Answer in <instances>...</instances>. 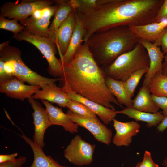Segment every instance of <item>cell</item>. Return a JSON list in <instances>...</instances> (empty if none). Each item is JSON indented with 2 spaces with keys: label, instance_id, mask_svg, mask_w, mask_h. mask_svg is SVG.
Returning a JSON list of instances; mask_svg holds the SVG:
<instances>
[{
  "label": "cell",
  "instance_id": "obj_1",
  "mask_svg": "<svg viewBox=\"0 0 167 167\" xmlns=\"http://www.w3.org/2000/svg\"><path fill=\"white\" fill-rule=\"evenodd\" d=\"M163 1L109 0L94 8L78 9L76 15L85 30L84 41L95 32L115 27L154 23Z\"/></svg>",
  "mask_w": 167,
  "mask_h": 167
},
{
  "label": "cell",
  "instance_id": "obj_2",
  "mask_svg": "<svg viewBox=\"0 0 167 167\" xmlns=\"http://www.w3.org/2000/svg\"><path fill=\"white\" fill-rule=\"evenodd\" d=\"M106 75L86 43L82 44L73 59L63 66L60 77L67 93L72 92L90 100L116 110L112 103L123 107L108 88Z\"/></svg>",
  "mask_w": 167,
  "mask_h": 167
},
{
  "label": "cell",
  "instance_id": "obj_3",
  "mask_svg": "<svg viewBox=\"0 0 167 167\" xmlns=\"http://www.w3.org/2000/svg\"><path fill=\"white\" fill-rule=\"evenodd\" d=\"M139 39L128 26H120L95 32L85 43L97 64L102 68L133 49Z\"/></svg>",
  "mask_w": 167,
  "mask_h": 167
},
{
  "label": "cell",
  "instance_id": "obj_4",
  "mask_svg": "<svg viewBox=\"0 0 167 167\" xmlns=\"http://www.w3.org/2000/svg\"><path fill=\"white\" fill-rule=\"evenodd\" d=\"M21 56V51L15 47L8 45L0 50V62L3 63L10 78L16 77L30 85L41 87L45 84H54L61 79L60 78L45 77L34 71L24 63Z\"/></svg>",
  "mask_w": 167,
  "mask_h": 167
},
{
  "label": "cell",
  "instance_id": "obj_5",
  "mask_svg": "<svg viewBox=\"0 0 167 167\" xmlns=\"http://www.w3.org/2000/svg\"><path fill=\"white\" fill-rule=\"evenodd\" d=\"M150 61L145 48L139 42L132 50L118 57L103 69L106 76L124 81L132 73L139 69L149 68Z\"/></svg>",
  "mask_w": 167,
  "mask_h": 167
},
{
  "label": "cell",
  "instance_id": "obj_6",
  "mask_svg": "<svg viewBox=\"0 0 167 167\" xmlns=\"http://www.w3.org/2000/svg\"><path fill=\"white\" fill-rule=\"evenodd\" d=\"M13 37L18 41L29 42L36 47L46 58L49 64L48 71L51 76L60 77L63 67L56 57L57 47L55 43L48 37L33 35L23 30Z\"/></svg>",
  "mask_w": 167,
  "mask_h": 167
},
{
  "label": "cell",
  "instance_id": "obj_7",
  "mask_svg": "<svg viewBox=\"0 0 167 167\" xmlns=\"http://www.w3.org/2000/svg\"><path fill=\"white\" fill-rule=\"evenodd\" d=\"M53 0H23L19 3L7 2L0 7V16L22 21L38 10H42L54 4Z\"/></svg>",
  "mask_w": 167,
  "mask_h": 167
},
{
  "label": "cell",
  "instance_id": "obj_8",
  "mask_svg": "<svg viewBox=\"0 0 167 167\" xmlns=\"http://www.w3.org/2000/svg\"><path fill=\"white\" fill-rule=\"evenodd\" d=\"M95 144L83 140L79 135H75L64 151V155L70 163L77 166L90 164L93 161Z\"/></svg>",
  "mask_w": 167,
  "mask_h": 167
},
{
  "label": "cell",
  "instance_id": "obj_9",
  "mask_svg": "<svg viewBox=\"0 0 167 167\" xmlns=\"http://www.w3.org/2000/svg\"><path fill=\"white\" fill-rule=\"evenodd\" d=\"M66 114L74 123L88 130L98 141L109 146L112 141V130L97 118L83 116L69 109Z\"/></svg>",
  "mask_w": 167,
  "mask_h": 167
},
{
  "label": "cell",
  "instance_id": "obj_10",
  "mask_svg": "<svg viewBox=\"0 0 167 167\" xmlns=\"http://www.w3.org/2000/svg\"><path fill=\"white\" fill-rule=\"evenodd\" d=\"M28 101L33 110L32 114L34 126L32 141L35 144L43 148L45 146L44 137L45 132L52 125L49 121L46 109L39 102L32 96L28 99Z\"/></svg>",
  "mask_w": 167,
  "mask_h": 167
},
{
  "label": "cell",
  "instance_id": "obj_11",
  "mask_svg": "<svg viewBox=\"0 0 167 167\" xmlns=\"http://www.w3.org/2000/svg\"><path fill=\"white\" fill-rule=\"evenodd\" d=\"M24 83L16 77L11 78L0 82V92L11 98L23 101L41 88L38 86L25 85Z\"/></svg>",
  "mask_w": 167,
  "mask_h": 167
},
{
  "label": "cell",
  "instance_id": "obj_12",
  "mask_svg": "<svg viewBox=\"0 0 167 167\" xmlns=\"http://www.w3.org/2000/svg\"><path fill=\"white\" fill-rule=\"evenodd\" d=\"M56 7L55 2L54 5L46 8L44 15L41 17L36 18L31 15L20 22L24 30L33 35L48 37L50 20L54 15Z\"/></svg>",
  "mask_w": 167,
  "mask_h": 167
},
{
  "label": "cell",
  "instance_id": "obj_13",
  "mask_svg": "<svg viewBox=\"0 0 167 167\" xmlns=\"http://www.w3.org/2000/svg\"><path fill=\"white\" fill-rule=\"evenodd\" d=\"M112 121L116 131L112 139L113 143L117 147L129 146L132 141V137L139 132L140 124L134 121L122 122L115 118Z\"/></svg>",
  "mask_w": 167,
  "mask_h": 167
},
{
  "label": "cell",
  "instance_id": "obj_14",
  "mask_svg": "<svg viewBox=\"0 0 167 167\" xmlns=\"http://www.w3.org/2000/svg\"><path fill=\"white\" fill-rule=\"evenodd\" d=\"M138 42L145 48L149 58L150 65L147 72L145 74L143 83V84L148 87L154 75L157 72H161L165 54L160 47L153 43L142 39H139Z\"/></svg>",
  "mask_w": 167,
  "mask_h": 167
},
{
  "label": "cell",
  "instance_id": "obj_15",
  "mask_svg": "<svg viewBox=\"0 0 167 167\" xmlns=\"http://www.w3.org/2000/svg\"><path fill=\"white\" fill-rule=\"evenodd\" d=\"M76 24L75 10L72 11L58 29L55 36V44L60 58L65 54L73 34Z\"/></svg>",
  "mask_w": 167,
  "mask_h": 167
},
{
  "label": "cell",
  "instance_id": "obj_16",
  "mask_svg": "<svg viewBox=\"0 0 167 167\" xmlns=\"http://www.w3.org/2000/svg\"><path fill=\"white\" fill-rule=\"evenodd\" d=\"M41 88L32 96L35 100H46L56 104L61 107H66L71 100L63 88L57 86L55 84H45Z\"/></svg>",
  "mask_w": 167,
  "mask_h": 167
},
{
  "label": "cell",
  "instance_id": "obj_17",
  "mask_svg": "<svg viewBox=\"0 0 167 167\" xmlns=\"http://www.w3.org/2000/svg\"><path fill=\"white\" fill-rule=\"evenodd\" d=\"M42 102L45 107L52 125L61 126L66 131L71 133L78 132L79 125L73 122L70 117L63 112L61 108L55 107L46 100H42Z\"/></svg>",
  "mask_w": 167,
  "mask_h": 167
},
{
  "label": "cell",
  "instance_id": "obj_18",
  "mask_svg": "<svg viewBox=\"0 0 167 167\" xmlns=\"http://www.w3.org/2000/svg\"><path fill=\"white\" fill-rule=\"evenodd\" d=\"M67 93L71 100L80 102L87 106L98 116L105 125H108L117 114L116 110L90 100L73 92H69Z\"/></svg>",
  "mask_w": 167,
  "mask_h": 167
},
{
  "label": "cell",
  "instance_id": "obj_19",
  "mask_svg": "<svg viewBox=\"0 0 167 167\" xmlns=\"http://www.w3.org/2000/svg\"><path fill=\"white\" fill-rule=\"evenodd\" d=\"M167 27V20L141 25L128 26L130 30L140 39L154 43Z\"/></svg>",
  "mask_w": 167,
  "mask_h": 167
},
{
  "label": "cell",
  "instance_id": "obj_20",
  "mask_svg": "<svg viewBox=\"0 0 167 167\" xmlns=\"http://www.w3.org/2000/svg\"><path fill=\"white\" fill-rule=\"evenodd\" d=\"M57 7L53 21L49 28L48 37L55 43L56 33L70 13L75 10L68 0H56Z\"/></svg>",
  "mask_w": 167,
  "mask_h": 167
},
{
  "label": "cell",
  "instance_id": "obj_21",
  "mask_svg": "<svg viewBox=\"0 0 167 167\" xmlns=\"http://www.w3.org/2000/svg\"><path fill=\"white\" fill-rule=\"evenodd\" d=\"M75 17L76 24L73 34L66 53L59 59L63 67L73 59L83 41L85 30L75 13Z\"/></svg>",
  "mask_w": 167,
  "mask_h": 167
},
{
  "label": "cell",
  "instance_id": "obj_22",
  "mask_svg": "<svg viewBox=\"0 0 167 167\" xmlns=\"http://www.w3.org/2000/svg\"><path fill=\"white\" fill-rule=\"evenodd\" d=\"M30 147L33 152L34 159L30 167H68L62 165L49 155H46L41 148L35 144L32 140L23 133L19 135Z\"/></svg>",
  "mask_w": 167,
  "mask_h": 167
},
{
  "label": "cell",
  "instance_id": "obj_23",
  "mask_svg": "<svg viewBox=\"0 0 167 167\" xmlns=\"http://www.w3.org/2000/svg\"><path fill=\"white\" fill-rule=\"evenodd\" d=\"M117 114L127 116L136 121H140L146 123V126L150 128L157 126L165 117L162 112L152 113L141 111L133 108H127L120 111H116Z\"/></svg>",
  "mask_w": 167,
  "mask_h": 167
},
{
  "label": "cell",
  "instance_id": "obj_24",
  "mask_svg": "<svg viewBox=\"0 0 167 167\" xmlns=\"http://www.w3.org/2000/svg\"><path fill=\"white\" fill-rule=\"evenodd\" d=\"M148 87L143 84L137 95L133 100L132 108L138 110L155 113L159 112V108L152 100Z\"/></svg>",
  "mask_w": 167,
  "mask_h": 167
},
{
  "label": "cell",
  "instance_id": "obj_25",
  "mask_svg": "<svg viewBox=\"0 0 167 167\" xmlns=\"http://www.w3.org/2000/svg\"><path fill=\"white\" fill-rule=\"evenodd\" d=\"M105 81L107 87L121 105H124L127 108H132L133 100L128 95L123 81L106 76Z\"/></svg>",
  "mask_w": 167,
  "mask_h": 167
},
{
  "label": "cell",
  "instance_id": "obj_26",
  "mask_svg": "<svg viewBox=\"0 0 167 167\" xmlns=\"http://www.w3.org/2000/svg\"><path fill=\"white\" fill-rule=\"evenodd\" d=\"M152 94L167 97V77L161 72L156 73L148 85Z\"/></svg>",
  "mask_w": 167,
  "mask_h": 167
},
{
  "label": "cell",
  "instance_id": "obj_27",
  "mask_svg": "<svg viewBox=\"0 0 167 167\" xmlns=\"http://www.w3.org/2000/svg\"><path fill=\"white\" fill-rule=\"evenodd\" d=\"M149 68L138 70L131 74L123 81L124 86L129 96L132 98L136 87L143 76L148 72Z\"/></svg>",
  "mask_w": 167,
  "mask_h": 167
},
{
  "label": "cell",
  "instance_id": "obj_28",
  "mask_svg": "<svg viewBox=\"0 0 167 167\" xmlns=\"http://www.w3.org/2000/svg\"><path fill=\"white\" fill-rule=\"evenodd\" d=\"M66 107L75 113L86 117L97 118L96 114L83 103L74 100H71Z\"/></svg>",
  "mask_w": 167,
  "mask_h": 167
},
{
  "label": "cell",
  "instance_id": "obj_29",
  "mask_svg": "<svg viewBox=\"0 0 167 167\" xmlns=\"http://www.w3.org/2000/svg\"><path fill=\"white\" fill-rule=\"evenodd\" d=\"M15 19L9 20L0 16V28L12 32L14 35L18 34L24 30V28Z\"/></svg>",
  "mask_w": 167,
  "mask_h": 167
},
{
  "label": "cell",
  "instance_id": "obj_30",
  "mask_svg": "<svg viewBox=\"0 0 167 167\" xmlns=\"http://www.w3.org/2000/svg\"><path fill=\"white\" fill-rule=\"evenodd\" d=\"M109 0H68V2L75 10L81 8H90L104 4Z\"/></svg>",
  "mask_w": 167,
  "mask_h": 167
},
{
  "label": "cell",
  "instance_id": "obj_31",
  "mask_svg": "<svg viewBox=\"0 0 167 167\" xmlns=\"http://www.w3.org/2000/svg\"><path fill=\"white\" fill-rule=\"evenodd\" d=\"M151 96L156 105L162 109V113L165 117H167V97L158 96L152 94Z\"/></svg>",
  "mask_w": 167,
  "mask_h": 167
},
{
  "label": "cell",
  "instance_id": "obj_32",
  "mask_svg": "<svg viewBox=\"0 0 167 167\" xmlns=\"http://www.w3.org/2000/svg\"><path fill=\"white\" fill-rule=\"evenodd\" d=\"M153 43L158 46L161 47V51L164 54L167 53V27Z\"/></svg>",
  "mask_w": 167,
  "mask_h": 167
},
{
  "label": "cell",
  "instance_id": "obj_33",
  "mask_svg": "<svg viewBox=\"0 0 167 167\" xmlns=\"http://www.w3.org/2000/svg\"><path fill=\"white\" fill-rule=\"evenodd\" d=\"M138 167H159V165L152 160L151 153L148 151H145L143 159L141 162H139Z\"/></svg>",
  "mask_w": 167,
  "mask_h": 167
},
{
  "label": "cell",
  "instance_id": "obj_34",
  "mask_svg": "<svg viewBox=\"0 0 167 167\" xmlns=\"http://www.w3.org/2000/svg\"><path fill=\"white\" fill-rule=\"evenodd\" d=\"M26 161V157L21 156L14 161L0 163V167H21Z\"/></svg>",
  "mask_w": 167,
  "mask_h": 167
},
{
  "label": "cell",
  "instance_id": "obj_35",
  "mask_svg": "<svg viewBox=\"0 0 167 167\" xmlns=\"http://www.w3.org/2000/svg\"><path fill=\"white\" fill-rule=\"evenodd\" d=\"M164 20H167V0H164L157 12L155 22H159Z\"/></svg>",
  "mask_w": 167,
  "mask_h": 167
},
{
  "label": "cell",
  "instance_id": "obj_36",
  "mask_svg": "<svg viewBox=\"0 0 167 167\" xmlns=\"http://www.w3.org/2000/svg\"><path fill=\"white\" fill-rule=\"evenodd\" d=\"M17 153H15L9 154H1L0 155V163L15 160L18 156Z\"/></svg>",
  "mask_w": 167,
  "mask_h": 167
},
{
  "label": "cell",
  "instance_id": "obj_37",
  "mask_svg": "<svg viewBox=\"0 0 167 167\" xmlns=\"http://www.w3.org/2000/svg\"><path fill=\"white\" fill-rule=\"evenodd\" d=\"M167 128V117H166L157 126L156 129L158 132H163Z\"/></svg>",
  "mask_w": 167,
  "mask_h": 167
},
{
  "label": "cell",
  "instance_id": "obj_38",
  "mask_svg": "<svg viewBox=\"0 0 167 167\" xmlns=\"http://www.w3.org/2000/svg\"><path fill=\"white\" fill-rule=\"evenodd\" d=\"M164 61L162 63L161 73L167 77V53L165 54Z\"/></svg>",
  "mask_w": 167,
  "mask_h": 167
},
{
  "label": "cell",
  "instance_id": "obj_39",
  "mask_svg": "<svg viewBox=\"0 0 167 167\" xmlns=\"http://www.w3.org/2000/svg\"><path fill=\"white\" fill-rule=\"evenodd\" d=\"M9 43L10 41H8L1 44L0 45V50L2 49L6 46L9 45Z\"/></svg>",
  "mask_w": 167,
  "mask_h": 167
},
{
  "label": "cell",
  "instance_id": "obj_40",
  "mask_svg": "<svg viewBox=\"0 0 167 167\" xmlns=\"http://www.w3.org/2000/svg\"><path fill=\"white\" fill-rule=\"evenodd\" d=\"M162 165L163 166L167 167V156L163 160L162 162Z\"/></svg>",
  "mask_w": 167,
  "mask_h": 167
},
{
  "label": "cell",
  "instance_id": "obj_41",
  "mask_svg": "<svg viewBox=\"0 0 167 167\" xmlns=\"http://www.w3.org/2000/svg\"><path fill=\"white\" fill-rule=\"evenodd\" d=\"M139 165V162L138 163L135 167H138Z\"/></svg>",
  "mask_w": 167,
  "mask_h": 167
}]
</instances>
